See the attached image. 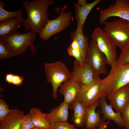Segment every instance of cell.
<instances>
[{"instance_id": "1", "label": "cell", "mask_w": 129, "mask_h": 129, "mask_svg": "<svg viewBox=\"0 0 129 129\" xmlns=\"http://www.w3.org/2000/svg\"><path fill=\"white\" fill-rule=\"evenodd\" d=\"M54 3V0H25L21 5L27 15L22 23L25 30L33 31L39 35L49 19L48 7Z\"/></svg>"}, {"instance_id": "2", "label": "cell", "mask_w": 129, "mask_h": 129, "mask_svg": "<svg viewBox=\"0 0 129 129\" xmlns=\"http://www.w3.org/2000/svg\"><path fill=\"white\" fill-rule=\"evenodd\" d=\"M36 37V33L32 31L23 33L16 31L11 35L0 37V41L14 56L23 54L30 47L32 53L34 54L36 51L33 43Z\"/></svg>"}, {"instance_id": "3", "label": "cell", "mask_w": 129, "mask_h": 129, "mask_svg": "<svg viewBox=\"0 0 129 129\" xmlns=\"http://www.w3.org/2000/svg\"><path fill=\"white\" fill-rule=\"evenodd\" d=\"M103 30L121 49L129 43V21L120 18L105 21Z\"/></svg>"}, {"instance_id": "4", "label": "cell", "mask_w": 129, "mask_h": 129, "mask_svg": "<svg viewBox=\"0 0 129 129\" xmlns=\"http://www.w3.org/2000/svg\"><path fill=\"white\" fill-rule=\"evenodd\" d=\"M44 67L47 81L52 85V96L55 99L57 97L58 88L62 83L70 79L71 72L65 64L60 61L45 63Z\"/></svg>"}, {"instance_id": "5", "label": "cell", "mask_w": 129, "mask_h": 129, "mask_svg": "<svg viewBox=\"0 0 129 129\" xmlns=\"http://www.w3.org/2000/svg\"><path fill=\"white\" fill-rule=\"evenodd\" d=\"M92 40L105 55L107 64L111 66L117 62L116 46L107 33L99 27L96 28L91 35Z\"/></svg>"}, {"instance_id": "6", "label": "cell", "mask_w": 129, "mask_h": 129, "mask_svg": "<svg viewBox=\"0 0 129 129\" xmlns=\"http://www.w3.org/2000/svg\"><path fill=\"white\" fill-rule=\"evenodd\" d=\"M108 93L107 87L103 79L89 86L80 87L76 96L86 108L96 100L107 96Z\"/></svg>"}, {"instance_id": "7", "label": "cell", "mask_w": 129, "mask_h": 129, "mask_svg": "<svg viewBox=\"0 0 129 129\" xmlns=\"http://www.w3.org/2000/svg\"><path fill=\"white\" fill-rule=\"evenodd\" d=\"M111 67L108 75L103 79L109 89L108 94L129 84V64L120 65L117 62Z\"/></svg>"}, {"instance_id": "8", "label": "cell", "mask_w": 129, "mask_h": 129, "mask_svg": "<svg viewBox=\"0 0 129 129\" xmlns=\"http://www.w3.org/2000/svg\"><path fill=\"white\" fill-rule=\"evenodd\" d=\"M72 18L71 12L65 11L62 9L58 17L48 20L39 36L43 40H47L52 35L59 33L70 26Z\"/></svg>"}, {"instance_id": "9", "label": "cell", "mask_w": 129, "mask_h": 129, "mask_svg": "<svg viewBox=\"0 0 129 129\" xmlns=\"http://www.w3.org/2000/svg\"><path fill=\"white\" fill-rule=\"evenodd\" d=\"M85 63L97 75L108 74L106 68V57L92 39L89 44Z\"/></svg>"}, {"instance_id": "10", "label": "cell", "mask_w": 129, "mask_h": 129, "mask_svg": "<svg viewBox=\"0 0 129 129\" xmlns=\"http://www.w3.org/2000/svg\"><path fill=\"white\" fill-rule=\"evenodd\" d=\"M70 79L84 87L97 82L101 79L96 75L91 69L85 63L81 64L76 59L74 61Z\"/></svg>"}, {"instance_id": "11", "label": "cell", "mask_w": 129, "mask_h": 129, "mask_svg": "<svg viewBox=\"0 0 129 129\" xmlns=\"http://www.w3.org/2000/svg\"><path fill=\"white\" fill-rule=\"evenodd\" d=\"M99 22L102 24L104 22L113 17L129 21V0H116L113 4L100 10Z\"/></svg>"}, {"instance_id": "12", "label": "cell", "mask_w": 129, "mask_h": 129, "mask_svg": "<svg viewBox=\"0 0 129 129\" xmlns=\"http://www.w3.org/2000/svg\"><path fill=\"white\" fill-rule=\"evenodd\" d=\"M107 97L110 104L117 112L121 113L129 101V84L109 94Z\"/></svg>"}, {"instance_id": "13", "label": "cell", "mask_w": 129, "mask_h": 129, "mask_svg": "<svg viewBox=\"0 0 129 129\" xmlns=\"http://www.w3.org/2000/svg\"><path fill=\"white\" fill-rule=\"evenodd\" d=\"M99 99L93 102L90 106L86 108L85 117V126L86 129H96L102 119L101 113L99 110L96 112V108L100 105Z\"/></svg>"}, {"instance_id": "14", "label": "cell", "mask_w": 129, "mask_h": 129, "mask_svg": "<svg viewBox=\"0 0 129 129\" xmlns=\"http://www.w3.org/2000/svg\"><path fill=\"white\" fill-rule=\"evenodd\" d=\"M24 112L17 108H12L10 114L0 120V129H19Z\"/></svg>"}, {"instance_id": "15", "label": "cell", "mask_w": 129, "mask_h": 129, "mask_svg": "<svg viewBox=\"0 0 129 129\" xmlns=\"http://www.w3.org/2000/svg\"><path fill=\"white\" fill-rule=\"evenodd\" d=\"M101 111L102 114V118L104 120L106 119L113 120L118 126H125L124 124L120 113L115 112L112 109V106L108 105L106 101V97L99 99Z\"/></svg>"}, {"instance_id": "16", "label": "cell", "mask_w": 129, "mask_h": 129, "mask_svg": "<svg viewBox=\"0 0 129 129\" xmlns=\"http://www.w3.org/2000/svg\"><path fill=\"white\" fill-rule=\"evenodd\" d=\"M59 92L64 96V102L70 105L76 99V96L80 86L78 84L70 79L60 86Z\"/></svg>"}, {"instance_id": "17", "label": "cell", "mask_w": 129, "mask_h": 129, "mask_svg": "<svg viewBox=\"0 0 129 129\" xmlns=\"http://www.w3.org/2000/svg\"><path fill=\"white\" fill-rule=\"evenodd\" d=\"M70 105L64 102L57 107L53 108L50 112L46 114V119L50 124L67 121L68 117Z\"/></svg>"}, {"instance_id": "18", "label": "cell", "mask_w": 129, "mask_h": 129, "mask_svg": "<svg viewBox=\"0 0 129 129\" xmlns=\"http://www.w3.org/2000/svg\"><path fill=\"white\" fill-rule=\"evenodd\" d=\"M83 27L77 23L76 30L70 33V36L72 40L75 39L77 42L82 59L85 62L89 44L87 36L85 35L83 33Z\"/></svg>"}, {"instance_id": "19", "label": "cell", "mask_w": 129, "mask_h": 129, "mask_svg": "<svg viewBox=\"0 0 129 129\" xmlns=\"http://www.w3.org/2000/svg\"><path fill=\"white\" fill-rule=\"evenodd\" d=\"M24 19L22 16L9 19L0 22V37L11 35L17 31Z\"/></svg>"}, {"instance_id": "20", "label": "cell", "mask_w": 129, "mask_h": 129, "mask_svg": "<svg viewBox=\"0 0 129 129\" xmlns=\"http://www.w3.org/2000/svg\"><path fill=\"white\" fill-rule=\"evenodd\" d=\"M70 108L74 111L71 120L74 124L78 127L84 126L85 107L79 101L76 99L70 105Z\"/></svg>"}, {"instance_id": "21", "label": "cell", "mask_w": 129, "mask_h": 129, "mask_svg": "<svg viewBox=\"0 0 129 129\" xmlns=\"http://www.w3.org/2000/svg\"><path fill=\"white\" fill-rule=\"evenodd\" d=\"M101 0H95L86 5L81 6L76 3L74 5L75 10V15L77 23L83 27L88 15L92 8L98 4Z\"/></svg>"}, {"instance_id": "22", "label": "cell", "mask_w": 129, "mask_h": 129, "mask_svg": "<svg viewBox=\"0 0 129 129\" xmlns=\"http://www.w3.org/2000/svg\"><path fill=\"white\" fill-rule=\"evenodd\" d=\"M34 126L37 128H50V124L46 119V113L37 107L30 109L29 113Z\"/></svg>"}, {"instance_id": "23", "label": "cell", "mask_w": 129, "mask_h": 129, "mask_svg": "<svg viewBox=\"0 0 129 129\" xmlns=\"http://www.w3.org/2000/svg\"><path fill=\"white\" fill-rule=\"evenodd\" d=\"M5 3L0 0V22L3 21L10 18L22 16L23 10L19 8L17 10L13 11H8L5 10L3 7Z\"/></svg>"}, {"instance_id": "24", "label": "cell", "mask_w": 129, "mask_h": 129, "mask_svg": "<svg viewBox=\"0 0 129 129\" xmlns=\"http://www.w3.org/2000/svg\"><path fill=\"white\" fill-rule=\"evenodd\" d=\"M121 50L117 63L120 65L129 64V43Z\"/></svg>"}, {"instance_id": "25", "label": "cell", "mask_w": 129, "mask_h": 129, "mask_svg": "<svg viewBox=\"0 0 129 129\" xmlns=\"http://www.w3.org/2000/svg\"><path fill=\"white\" fill-rule=\"evenodd\" d=\"M36 127L32 121L29 113L24 115L21 121L19 129H31Z\"/></svg>"}, {"instance_id": "26", "label": "cell", "mask_w": 129, "mask_h": 129, "mask_svg": "<svg viewBox=\"0 0 129 129\" xmlns=\"http://www.w3.org/2000/svg\"><path fill=\"white\" fill-rule=\"evenodd\" d=\"M49 128L50 129H76L75 125L69 123L67 121L50 124Z\"/></svg>"}, {"instance_id": "27", "label": "cell", "mask_w": 129, "mask_h": 129, "mask_svg": "<svg viewBox=\"0 0 129 129\" xmlns=\"http://www.w3.org/2000/svg\"><path fill=\"white\" fill-rule=\"evenodd\" d=\"M67 51L70 56L74 57L81 64L85 63L82 59L79 49L73 48L69 47L67 49Z\"/></svg>"}, {"instance_id": "28", "label": "cell", "mask_w": 129, "mask_h": 129, "mask_svg": "<svg viewBox=\"0 0 129 129\" xmlns=\"http://www.w3.org/2000/svg\"><path fill=\"white\" fill-rule=\"evenodd\" d=\"M13 56L12 53L0 41V59H7Z\"/></svg>"}, {"instance_id": "29", "label": "cell", "mask_w": 129, "mask_h": 129, "mask_svg": "<svg viewBox=\"0 0 129 129\" xmlns=\"http://www.w3.org/2000/svg\"><path fill=\"white\" fill-rule=\"evenodd\" d=\"M121 113L124 126L126 129H129V101L124 110Z\"/></svg>"}, {"instance_id": "30", "label": "cell", "mask_w": 129, "mask_h": 129, "mask_svg": "<svg viewBox=\"0 0 129 129\" xmlns=\"http://www.w3.org/2000/svg\"><path fill=\"white\" fill-rule=\"evenodd\" d=\"M23 77L22 75H14L12 84L16 86H20L23 83Z\"/></svg>"}, {"instance_id": "31", "label": "cell", "mask_w": 129, "mask_h": 129, "mask_svg": "<svg viewBox=\"0 0 129 129\" xmlns=\"http://www.w3.org/2000/svg\"><path fill=\"white\" fill-rule=\"evenodd\" d=\"M9 109V106L6 102L3 99H0V111Z\"/></svg>"}, {"instance_id": "32", "label": "cell", "mask_w": 129, "mask_h": 129, "mask_svg": "<svg viewBox=\"0 0 129 129\" xmlns=\"http://www.w3.org/2000/svg\"><path fill=\"white\" fill-rule=\"evenodd\" d=\"M110 121L108 120L105 122L102 119L98 126V129H106L109 124Z\"/></svg>"}, {"instance_id": "33", "label": "cell", "mask_w": 129, "mask_h": 129, "mask_svg": "<svg viewBox=\"0 0 129 129\" xmlns=\"http://www.w3.org/2000/svg\"><path fill=\"white\" fill-rule=\"evenodd\" d=\"M11 111V109H9L6 110L0 111V120L3 119L8 116Z\"/></svg>"}, {"instance_id": "34", "label": "cell", "mask_w": 129, "mask_h": 129, "mask_svg": "<svg viewBox=\"0 0 129 129\" xmlns=\"http://www.w3.org/2000/svg\"><path fill=\"white\" fill-rule=\"evenodd\" d=\"M14 74H7L5 75V81L8 83L12 84Z\"/></svg>"}, {"instance_id": "35", "label": "cell", "mask_w": 129, "mask_h": 129, "mask_svg": "<svg viewBox=\"0 0 129 129\" xmlns=\"http://www.w3.org/2000/svg\"><path fill=\"white\" fill-rule=\"evenodd\" d=\"M70 47L73 48L80 49L79 45L76 40L75 39L72 40V42L70 45Z\"/></svg>"}, {"instance_id": "36", "label": "cell", "mask_w": 129, "mask_h": 129, "mask_svg": "<svg viewBox=\"0 0 129 129\" xmlns=\"http://www.w3.org/2000/svg\"><path fill=\"white\" fill-rule=\"evenodd\" d=\"M77 3L81 6H85L88 4L86 0H78Z\"/></svg>"}, {"instance_id": "37", "label": "cell", "mask_w": 129, "mask_h": 129, "mask_svg": "<svg viewBox=\"0 0 129 129\" xmlns=\"http://www.w3.org/2000/svg\"><path fill=\"white\" fill-rule=\"evenodd\" d=\"M31 129H50V128H39L36 127L35 128Z\"/></svg>"}, {"instance_id": "38", "label": "cell", "mask_w": 129, "mask_h": 129, "mask_svg": "<svg viewBox=\"0 0 129 129\" xmlns=\"http://www.w3.org/2000/svg\"></svg>"}]
</instances>
